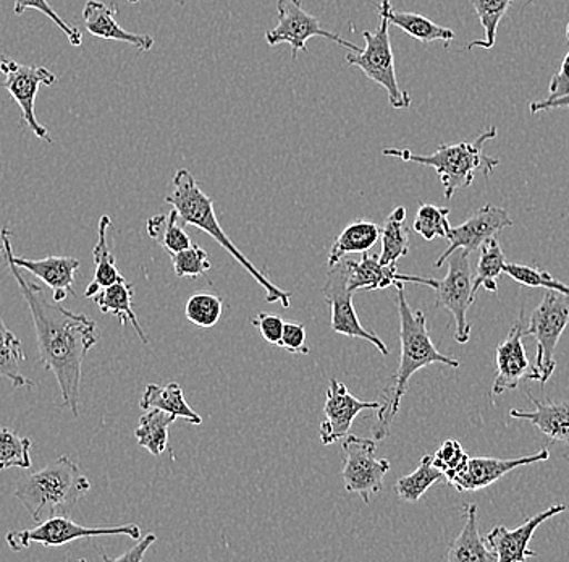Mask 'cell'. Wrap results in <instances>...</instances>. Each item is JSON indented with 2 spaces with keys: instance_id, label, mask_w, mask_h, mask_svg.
<instances>
[{
  "instance_id": "obj_1",
  "label": "cell",
  "mask_w": 569,
  "mask_h": 562,
  "mask_svg": "<svg viewBox=\"0 0 569 562\" xmlns=\"http://www.w3.org/2000/svg\"><path fill=\"white\" fill-rule=\"evenodd\" d=\"M0 263L9 266L30 308L39 361L56 376L63 407H69L77 418L80 415L83 362L88 352L98 344V326L87 315L70 312L60 302L49 300L48 294L38 284L28 283L12 259V233L9 227L0 230Z\"/></svg>"
},
{
  "instance_id": "obj_2",
  "label": "cell",
  "mask_w": 569,
  "mask_h": 562,
  "mask_svg": "<svg viewBox=\"0 0 569 562\" xmlns=\"http://www.w3.org/2000/svg\"><path fill=\"white\" fill-rule=\"evenodd\" d=\"M395 287H397V307L398 315H400L401 358L393 376V383L387 390L386 402L377 411V425L373 426V440L376 441H382L389 436L391 425L400 412L401 400L407 393L409 379L415 373L433 365V363H440L450 368L460 366V362L437 351L436 344L432 343L429 331H427L425 312L422 309L412 312L409 307L403 283L397 284Z\"/></svg>"
},
{
  "instance_id": "obj_3",
  "label": "cell",
  "mask_w": 569,
  "mask_h": 562,
  "mask_svg": "<svg viewBox=\"0 0 569 562\" xmlns=\"http://www.w3.org/2000/svg\"><path fill=\"white\" fill-rule=\"evenodd\" d=\"M172 185V194L167 195L166 203H169V205L173 206V209H177L184 226L190 224L196 229L208 234L227 254L233 256L234 262L241 268L247 269L249 276L266 292V304H277V302H280L283 308H290L291 295L277 287L276 284L270 283L269 277L264 273L259 272L249 262L247 256L241 254L240 248L231 241V238L223 233L222 226H220L219 219H217L216 209H213L212 198L201 190L193 174L187 169L177 170Z\"/></svg>"
},
{
  "instance_id": "obj_4",
  "label": "cell",
  "mask_w": 569,
  "mask_h": 562,
  "mask_svg": "<svg viewBox=\"0 0 569 562\" xmlns=\"http://www.w3.org/2000/svg\"><path fill=\"white\" fill-rule=\"evenodd\" d=\"M91 490V482L67 455L18 482L17 500L34 522L53 515H69L78 501Z\"/></svg>"
},
{
  "instance_id": "obj_5",
  "label": "cell",
  "mask_w": 569,
  "mask_h": 562,
  "mask_svg": "<svg viewBox=\"0 0 569 562\" xmlns=\"http://www.w3.org/2000/svg\"><path fill=\"white\" fill-rule=\"evenodd\" d=\"M496 137L497 127H490L476 140L462 141L458 145H440L437 151L429 156L415 155L407 148L383 149V156L432 167L442 181L445 198L450 200L460 188L471 187L479 170L483 176L489 177L500 164L497 158H489L483 152V145Z\"/></svg>"
},
{
  "instance_id": "obj_6",
  "label": "cell",
  "mask_w": 569,
  "mask_h": 562,
  "mask_svg": "<svg viewBox=\"0 0 569 562\" xmlns=\"http://www.w3.org/2000/svg\"><path fill=\"white\" fill-rule=\"evenodd\" d=\"M390 21L380 16V24L376 31H362L366 48L361 52H348V66L358 67L362 73L382 87L389 95V102L393 109H408L412 99L408 91L401 90L398 85L397 69H395L393 49H391Z\"/></svg>"
},
{
  "instance_id": "obj_7",
  "label": "cell",
  "mask_w": 569,
  "mask_h": 562,
  "mask_svg": "<svg viewBox=\"0 0 569 562\" xmlns=\"http://www.w3.org/2000/svg\"><path fill=\"white\" fill-rule=\"evenodd\" d=\"M569 325V295L547 290L539 307L533 309L526 325L525 336H532L537 343L536 368L539 383L546 384L557 368L555 352L561 334Z\"/></svg>"
},
{
  "instance_id": "obj_8",
  "label": "cell",
  "mask_w": 569,
  "mask_h": 562,
  "mask_svg": "<svg viewBox=\"0 0 569 562\" xmlns=\"http://www.w3.org/2000/svg\"><path fill=\"white\" fill-rule=\"evenodd\" d=\"M94 536H128L131 540H140L141 529L137 524L89 529L71 521L69 515H53L38 522L33 529L7 533L6 540L10 550L23 551L33 544H42L44 548L63 546L77 540L94 539Z\"/></svg>"
},
{
  "instance_id": "obj_9",
  "label": "cell",
  "mask_w": 569,
  "mask_h": 562,
  "mask_svg": "<svg viewBox=\"0 0 569 562\" xmlns=\"http://www.w3.org/2000/svg\"><path fill=\"white\" fill-rule=\"evenodd\" d=\"M348 280H350V266H348L347 259H341L336 266L329 268L322 295L330 307V315H332L330 327L333 333L351 337V339L366 341V343H371L380 354L389 355L390 351L386 343L377 334L366 329L359 322L353 305L355 292L350 289Z\"/></svg>"
},
{
  "instance_id": "obj_10",
  "label": "cell",
  "mask_w": 569,
  "mask_h": 562,
  "mask_svg": "<svg viewBox=\"0 0 569 562\" xmlns=\"http://www.w3.org/2000/svg\"><path fill=\"white\" fill-rule=\"evenodd\" d=\"M277 12H279V21L276 28L267 31L266 42L270 48L279 45L290 46L293 59H298L301 51L308 52V41L311 38L330 39L341 48H347L348 51L361 52L353 42L338 37L332 31L323 30L318 17L302 9L301 0H279Z\"/></svg>"
},
{
  "instance_id": "obj_11",
  "label": "cell",
  "mask_w": 569,
  "mask_h": 562,
  "mask_svg": "<svg viewBox=\"0 0 569 562\" xmlns=\"http://www.w3.org/2000/svg\"><path fill=\"white\" fill-rule=\"evenodd\" d=\"M343 480L348 493L359 494L365 504L383 489V479L391 465L386 459H377V441L355 435L343 437Z\"/></svg>"
},
{
  "instance_id": "obj_12",
  "label": "cell",
  "mask_w": 569,
  "mask_h": 562,
  "mask_svg": "<svg viewBox=\"0 0 569 562\" xmlns=\"http://www.w3.org/2000/svg\"><path fill=\"white\" fill-rule=\"evenodd\" d=\"M448 262V273L442 280H437L436 308H445L451 313L455 319V339L458 344L469 343L471 339V325L468 323V309L475 304L472 297V274L469 265V254L457 250Z\"/></svg>"
},
{
  "instance_id": "obj_13",
  "label": "cell",
  "mask_w": 569,
  "mask_h": 562,
  "mask_svg": "<svg viewBox=\"0 0 569 562\" xmlns=\"http://www.w3.org/2000/svg\"><path fill=\"white\" fill-rule=\"evenodd\" d=\"M0 73L3 75L2 87L20 106L23 122L39 140L52 144L48 128L36 119L34 105L39 88L52 87L53 83H57L56 75L46 67L23 66L12 59L0 60Z\"/></svg>"
},
{
  "instance_id": "obj_14",
  "label": "cell",
  "mask_w": 569,
  "mask_h": 562,
  "mask_svg": "<svg viewBox=\"0 0 569 562\" xmlns=\"http://www.w3.org/2000/svg\"><path fill=\"white\" fill-rule=\"evenodd\" d=\"M513 219L508 216L503 208H497L493 205H486L478 209L475 215L460 226H451L447 240L450 241L447 250L437 259L433 268L440 269L448 258L457 250H465L471 255L472 252L480 250L489 238L496 237L500 230L507 227H513Z\"/></svg>"
},
{
  "instance_id": "obj_15",
  "label": "cell",
  "mask_w": 569,
  "mask_h": 562,
  "mask_svg": "<svg viewBox=\"0 0 569 562\" xmlns=\"http://www.w3.org/2000/svg\"><path fill=\"white\" fill-rule=\"evenodd\" d=\"M380 405V402L359 401L343 383L337 378L330 379L323 405L326 420L319 425L320 443L330 446L343 440L350 435L351 425L362 411H379Z\"/></svg>"
},
{
  "instance_id": "obj_16",
  "label": "cell",
  "mask_w": 569,
  "mask_h": 562,
  "mask_svg": "<svg viewBox=\"0 0 569 562\" xmlns=\"http://www.w3.org/2000/svg\"><path fill=\"white\" fill-rule=\"evenodd\" d=\"M525 331L526 319L521 315V318L511 326L503 343L497 347V376L492 386L493 396L503 394L505 391L516 390L525 379L539 382V373H537L536 366L529 362L525 344H522V339L526 337Z\"/></svg>"
},
{
  "instance_id": "obj_17",
  "label": "cell",
  "mask_w": 569,
  "mask_h": 562,
  "mask_svg": "<svg viewBox=\"0 0 569 562\" xmlns=\"http://www.w3.org/2000/svg\"><path fill=\"white\" fill-rule=\"evenodd\" d=\"M567 511L565 504H557L539 512L533 517L528 519L525 524L519 525L518 529L510 530L505 525H497L487 533L486 542L489 544L490 550L497 554L498 562H525L536 558L537 553L529 550L533 533L539 529L543 522L555 517Z\"/></svg>"
},
{
  "instance_id": "obj_18",
  "label": "cell",
  "mask_w": 569,
  "mask_h": 562,
  "mask_svg": "<svg viewBox=\"0 0 569 562\" xmlns=\"http://www.w3.org/2000/svg\"><path fill=\"white\" fill-rule=\"evenodd\" d=\"M549 457V450H540L539 453L518 459L469 457L466 467L455 476L450 485L462 493L489 489L515 469L546 462Z\"/></svg>"
},
{
  "instance_id": "obj_19",
  "label": "cell",
  "mask_w": 569,
  "mask_h": 562,
  "mask_svg": "<svg viewBox=\"0 0 569 562\" xmlns=\"http://www.w3.org/2000/svg\"><path fill=\"white\" fill-rule=\"evenodd\" d=\"M350 266V289L358 290H383L400 283L421 284V286L436 287L437 280L432 277L407 276L398 273L397 265H382L379 255L365 252L359 262L347 259Z\"/></svg>"
},
{
  "instance_id": "obj_20",
  "label": "cell",
  "mask_w": 569,
  "mask_h": 562,
  "mask_svg": "<svg viewBox=\"0 0 569 562\" xmlns=\"http://www.w3.org/2000/svg\"><path fill=\"white\" fill-rule=\"evenodd\" d=\"M84 27L92 37L107 39V41H119L133 46L142 52L151 51L154 48V38L149 34H138L127 31L117 23V7L101 0H88L83 9Z\"/></svg>"
},
{
  "instance_id": "obj_21",
  "label": "cell",
  "mask_w": 569,
  "mask_h": 562,
  "mask_svg": "<svg viewBox=\"0 0 569 562\" xmlns=\"http://www.w3.org/2000/svg\"><path fill=\"white\" fill-rule=\"evenodd\" d=\"M16 265L24 272H30L39 277L46 286L53 290V300L62 304L67 297L74 295L73 284L80 262L71 256H48L42 259L20 258L12 254Z\"/></svg>"
},
{
  "instance_id": "obj_22",
  "label": "cell",
  "mask_w": 569,
  "mask_h": 562,
  "mask_svg": "<svg viewBox=\"0 0 569 562\" xmlns=\"http://www.w3.org/2000/svg\"><path fill=\"white\" fill-rule=\"evenodd\" d=\"M526 394L536 408L532 412L513 408L510 412V417L528 420L551 441L569 444V402L539 401L532 397L528 391Z\"/></svg>"
},
{
  "instance_id": "obj_23",
  "label": "cell",
  "mask_w": 569,
  "mask_h": 562,
  "mask_svg": "<svg viewBox=\"0 0 569 562\" xmlns=\"http://www.w3.org/2000/svg\"><path fill=\"white\" fill-rule=\"evenodd\" d=\"M478 511L476 504H466V522L460 535L453 540L448 550V562H498L497 554L490 550L486 539L479 535Z\"/></svg>"
},
{
  "instance_id": "obj_24",
  "label": "cell",
  "mask_w": 569,
  "mask_h": 562,
  "mask_svg": "<svg viewBox=\"0 0 569 562\" xmlns=\"http://www.w3.org/2000/svg\"><path fill=\"white\" fill-rule=\"evenodd\" d=\"M379 16L387 17L390 24L403 30L409 37L418 39L422 45H430L433 41L451 42L457 34L451 28L440 27L436 21L427 19L425 16L412 12H401L391 7L390 0H382L377 7Z\"/></svg>"
},
{
  "instance_id": "obj_25",
  "label": "cell",
  "mask_w": 569,
  "mask_h": 562,
  "mask_svg": "<svg viewBox=\"0 0 569 562\" xmlns=\"http://www.w3.org/2000/svg\"><path fill=\"white\" fill-rule=\"evenodd\" d=\"M380 237H382V229L379 224L371 220L359 219L348 224L330 247L327 265L332 268L345 258V255H362L371 250Z\"/></svg>"
},
{
  "instance_id": "obj_26",
  "label": "cell",
  "mask_w": 569,
  "mask_h": 562,
  "mask_svg": "<svg viewBox=\"0 0 569 562\" xmlns=\"http://www.w3.org/2000/svg\"><path fill=\"white\" fill-rule=\"evenodd\" d=\"M134 295L133 284L122 280V283L112 284V286L104 287L92 297L94 304L98 305L102 313L117 316L120 319V325L124 326L130 323L133 329L137 331L142 344H149L148 334L144 333L138 319L137 313L131 307V298Z\"/></svg>"
},
{
  "instance_id": "obj_27",
  "label": "cell",
  "mask_w": 569,
  "mask_h": 562,
  "mask_svg": "<svg viewBox=\"0 0 569 562\" xmlns=\"http://www.w3.org/2000/svg\"><path fill=\"white\" fill-rule=\"evenodd\" d=\"M110 226H112V219L109 216L104 215L99 219L98 244H96L94 250H92L96 265L94 277H92L91 284L84 290V297L92 298L104 287L127 280L123 274L117 269L116 258H113L112 252H110L109 238H107Z\"/></svg>"
},
{
  "instance_id": "obj_28",
  "label": "cell",
  "mask_w": 569,
  "mask_h": 562,
  "mask_svg": "<svg viewBox=\"0 0 569 562\" xmlns=\"http://www.w3.org/2000/svg\"><path fill=\"white\" fill-rule=\"evenodd\" d=\"M140 405L142 411H159L167 414L176 415L177 418L187 420L191 425H201L202 418L196 414L193 408L184 401L183 390L180 384L169 383L167 386H158V384H148L144 393H142Z\"/></svg>"
},
{
  "instance_id": "obj_29",
  "label": "cell",
  "mask_w": 569,
  "mask_h": 562,
  "mask_svg": "<svg viewBox=\"0 0 569 562\" xmlns=\"http://www.w3.org/2000/svg\"><path fill=\"white\" fill-rule=\"evenodd\" d=\"M183 226V220H181L177 209H172L169 215H156L149 218L146 223V233L167 254L173 255L191 247V238Z\"/></svg>"
},
{
  "instance_id": "obj_30",
  "label": "cell",
  "mask_w": 569,
  "mask_h": 562,
  "mask_svg": "<svg viewBox=\"0 0 569 562\" xmlns=\"http://www.w3.org/2000/svg\"><path fill=\"white\" fill-rule=\"evenodd\" d=\"M176 420V415L167 414L159 408L146 411L134 430L138 446L144 447L156 457L166 453L167 444H169V428Z\"/></svg>"
},
{
  "instance_id": "obj_31",
  "label": "cell",
  "mask_w": 569,
  "mask_h": 562,
  "mask_svg": "<svg viewBox=\"0 0 569 562\" xmlns=\"http://www.w3.org/2000/svg\"><path fill=\"white\" fill-rule=\"evenodd\" d=\"M27 361L23 344L7 327L0 313V378H7L13 387H31L34 383L20 372L21 363Z\"/></svg>"
},
{
  "instance_id": "obj_32",
  "label": "cell",
  "mask_w": 569,
  "mask_h": 562,
  "mask_svg": "<svg viewBox=\"0 0 569 562\" xmlns=\"http://www.w3.org/2000/svg\"><path fill=\"white\" fill-rule=\"evenodd\" d=\"M407 223V208L398 206L390 213L382 229V252L379 262L382 265H397L398 259L409 254V233Z\"/></svg>"
},
{
  "instance_id": "obj_33",
  "label": "cell",
  "mask_w": 569,
  "mask_h": 562,
  "mask_svg": "<svg viewBox=\"0 0 569 562\" xmlns=\"http://www.w3.org/2000/svg\"><path fill=\"white\" fill-rule=\"evenodd\" d=\"M505 266H507V258H505L500 244L497 238H489L480 247L478 268H476L475 279H472V297L476 298L480 287L497 294V279L505 273Z\"/></svg>"
},
{
  "instance_id": "obj_34",
  "label": "cell",
  "mask_w": 569,
  "mask_h": 562,
  "mask_svg": "<svg viewBox=\"0 0 569 562\" xmlns=\"http://www.w3.org/2000/svg\"><path fill=\"white\" fill-rule=\"evenodd\" d=\"M442 479L443 473L433 465L432 455H425L415 472L398 480L397 494L407 503H416Z\"/></svg>"
},
{
  "instance_id": "obj_35",
  "label": "cell",
  "mask_w": 569,
  "mask_h": 562,
  "mask_svg": "<svg viewBox=\"0 0 569 562\" xmlns=\"http://www.w3.org/2000/svg\"><path fill=\"white\" fill-rule=\"evenodd\" d=\"M511 3L513 0H472V7L482 24L486 38L469 42L466 46V51H472L476 48L492 49L496 46L498 24L510 9Z\"/></svg>"
},
{
  "instance_id": "obj_36",
  "label": "cell",
  "mask_w": 569,
  "mask_h": 562,
  "mask_svg": "<svg viewBox=\"0 0 569 562\" xmlns=\"http://www.w3.org/2000/svg\"><path fill=\"white\" fill-rule=\"evenodd\" d=\"M31 446L33 441L28 436H20L7 426H0V472L9 469H23L28 471L33 465L31 461Z\"/></svg>"
},
{
  "instance_id": "obj_37",
  "label": "cell",
  "mask_w": 569,
  "mask_h": 562,
  "mask_svg": "<svg viewBox=\"0 0 569 562\" xmlns=\"http://www.w3.org/2000/svg\"><path fill=\"white\" fill-rule=\"evenodd\" d=\"M448 215H450V209L426 203V205L419 206L412 230L427 241H432L437 237L447 238L451 229Z\"/></svg>"
},
{
  "instance_id": "obj_38",
  "label": "cell",
  "mask_w": 569,
  "mask_h": 562,
  "mask_svg": "<svg viewBox=\"0 0 569 562\" xmlns=\"http://www.w3.org/2000/svg\"><path fill=\"white\" fill-rule=\"evenodd\" d=\"M223 312V300L212 294H196L187 302L184 315L188 322L202 329H211L220 322Z\"/></svg>"
},
{
  "instance_id": "obj_39",
  "label": "cell",
  "mask_w": 569,
  "mask_h": 562,
  "mask_svg": "<svg viewBox=\"0 0 569 562\" xmlns=\"http://www.w3.org/2000/svg\"><path fill=\"white\" fill-rule=\"evenodd\" d=\"M505 274H508L515 283L531 287V289L555 290L569 295V286L567 284L560 283L551 274L540 272V269L532 268V266L516 265V263L508 265L507 263Z\"/></svg>"
},
{
  "instance_id": "obj_40",
  "label": "cell",
  "mask_w": 569,
  "mask_h": 562,
  "mask_svg": "<svg viewBox=\"0 0 569 562\" xmlns=\"http://www.w3.org/2000/svg\"><path fill=\"white\" fill-rule=\"evenodd\" d=\"M13 6H16L13 7V13H16L17 17L23 16L27 10H38L42 16L51 19L74 48H78V46H81V42H83V33H81L80 28L71 27V24L67 23V21L52 9L48 0H13Z\"/></svg>"
},
{
  "instance_id": "obj_41",
  "label": "cell",
  "mask_w": 569,
  "mask_h": 562,
  "mask_svg": "<svg viewBox=\"0 0 569 562\" xmlns=\"http://www.w3.org/2000/svg\"><path fill=\"white\" fill-rule=\"evenodd\" d=\"M170 256H172L173 273L180 279L181 277L196 279V277L208 273L212 266L204 248L196 244H191V247H188L187 250H181Z\"/></svg>"
},
{
  "instance_id": "obj_42",
  "label": "cell",
  "mask_w": 569,
  "mask_h": 562,
  "mask_svg": "<svg viewBox=\"0 0 569 562\" xmlns=\"http://www.w3.org/2000/svg\"><path fill=\"white\" fill-rule=\"evenodd\" d=\"M432 459L433 465L443 473L445 480L450 485L455 476L468 464L469 455L462 450L461 443H458L457 440H448L432 455Z\"/></svg>"
},
{
  "instance_id": "obj_43",
  "label": "cell",
  "mask_w": 569,
  "mask_h": 562,
  "mask_svg": "<svg viewBox=\"0 0 569 562\" xmlns=\"http://www.w3.org/2000/svg\"><path fill=\"white\" fill-rule=\"evenodd\" d=\"M284 348L288 354L309 355L311 348L308 344V334H306L305 325L295 322H284L282 339L277 344Z\"/></svg>"
},
{
  "instance_id": "obj_44",
  "label": "cell",
  "mask_w": 569,
  "mask_h": 562,
  "mask_svg": "<svg viewBox=\"0 0 569 562\" xmlns=\"http://www.w3.org/2000/svg\"><path fill=\"white\" fill-rule=\"evenodd\" d=\"M251 325L258 327L267 344L277 345L282 339L284 322L276 313H258V316L251 318Z\"/></svg>"
},
{
  "instance_id": "obj_45",
  "label": "cell",
  "mask_w": 569,
  "mask_h": 562,
  "mask_svg": "<svg viewBox=\"0 0 569 562\" xmlns=\"http://www.w3.org/2000/svg\"><path fill=\"white\" fill-rule=\"evenodd\" d=\"M549 92V99L569 95V52L565 57L563 63H561L560 72L551 77Z\"/></svg>"
},
{
  "instance_id": "obj_46",
  "label": "cell",
  "mask_w": 569,
  "mask_h": 562,
  "mask_svg": "<svg viewBox=\"0 0 569 562\" xmlns=\"http://www.w3.org/2000/svg\"><path fill=\"white\" fill-rule=\"evenodd\" d=\"M156 540H158V536H156L154 533H149L144 539H140L137 546L131 548L127 553L120 554V556L117 558L104 556V560L113 562H140L142 558H144L146 551L151 548L152 543H156Z\"/></svg>"
},
{
  "instance_id": "obj_47",
  "label": "cell",
  "mask_w": 569,
  "mask_h": 562,
  "mask_svg": "<svg viewBox=\"0 0 569 562\" xmlns=\"http://www.w3.org/2000/svg\"><path fill=\"white\" fill-rule=\"evenodd\" d=\"M553 109H569V95L561 96V98L542 99V101L531 102V106H529L531 114H539L543 112V110Z\"/></svg>"
},
{
  "instance_id": "obj_48",
  "label": "cell",
  "mask_w": 569,
  "mask_h": 562,
  "mask_svg": "<svg viewBox=\"0 0 569 562\" xmlns=\"http://www.w3.org/2000/svg\"><path fill=\"white\" fill-rule=\"evenodd\" d=\"M127 2H130L131 6H134V3L141 2V0H127Z\"/></svg>"
},
{
  "instance_id": "obj_49",
  "label": "cell",
  "mask_w": 569,
  "mask_h": 562,
  "mask_svg": "<svg viewBox=\"0 0 569 562\" xmlns=\"http://www.w3.org/2000/svg\"><path fill=\"white\" fill-rule=\"evenodd\" d=\"M567 39H568V42H569V23L567 24Z\"/></svg>"
}]
</instances>
